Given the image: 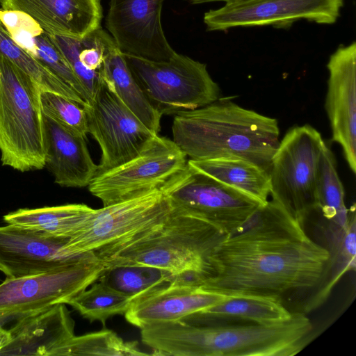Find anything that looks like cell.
I'll return each instance as SVG.
<instances>
[{"label":"cell","instance_id":"e0dca14e","mask_svg":"<svg viewBox=\"0 0 356 356\" xmlns=\"http://www.w3.org/2000/svg\"><path fill=\"white\" fill-rule=\"evenodd\" d=\"M75 322L65 304L59 303L26 314L8 330L9 342L0 355L50 356L74 334Z\"/></svg>","mask_w":356,"mask_h":356},{"label":"cell","instance_id":"44dd1931","mask_svg":"<svg viewBox=\"0 0 356 356\" xmlns=\"http://www.w3.org/2000/svg\"><path fill=\"white\" fill-rule=\"evenodd\" d=\"M293 315L282 299L261 296H227L216 305L184 319L198 325H272Z\"/></svg>","mask_w":356,"mask_h":356},{"label":"cell","instance_id":"9a60e30c","mask_svg":"<svg viewBox=\"0 0 356 356\" xmlns=\"http://www.w3.org/2000/svg\"><path fill=\"white\" fill-rule=\"evenodd\" d=\"M68 241L11 225L1 226L0 271L6 277H19L56 270L91 259H97L90 253L72 252L67 248Z\"/></svg>","mask_w":356,"mask_h":356},{"label":"cell","instance_id":"836d02e7","mask_svg":"<svg viewBox=\"0 0 356 356\" xmlns=\"http://www.w3.org/2000/svg\"><path fill=\"white\" fill-rule=\"evenodd\" d=\"M26 314H29L0 312V328L3 327L8 323L15 321Z\"/></svg>","mask_w":356,"mask_h":356},{"label":"cell","instance_id":"4316f807","mask_svg":"<svg viewBox=\"0 0 356 356\" xmlns=\"http://www.w3.org/2000/svg\"><path fill=\"white\" fill-rule=\"evenodd\" d=\"M13 41L77 92L88 104L82 84L48 33L34 20L8 32Z\"/></svg>","mask_w":356,"mask_h":356},{"label":"cell","instance_id":"3957f363","mask_svg":"<svg viewBox=\"0 0 356 356\" xmlns=\"http://www.w3.org/2000/svg\"><path fill=\"white\" fill-rule=\"evenodd\" d=\"M172 140L191 160L241 159L269 172L280 144L275 118L228 98L175 113Z\"/></svg>","mask_w":356,"mask_h":356},{"label":"cell","instance_id":"7402d4cb","mask_svg":"<svg viewBox=\"0 0 356 356\" xmlns=\"http://www.w3.org/2000/svg\"><path fill=\"white\" fill-rule=\"evenodd\" d=\"M49 35L82 84L90 101L101 78L105 60L116 47L113 39L102 26L81 38Z\"/></svg>","mask_w":356,"mask_h":356},{"label":"cell","instance_id":"6da1fadb","mask_svg":"<svg viewBox=\"0 0 356 356\" xmlns=\"http://www.w3.org/2000/svg\"><path fill=\"white\" fill-rule=\"evenodd\" d=\"M329 259L328 249L271 200L213 248L192 285L225 296L282 299L290 291L314 289Z\"/></svg>","mask_w":356,"mask_h":356},{"label":"cell","instance_id":"83f0119b","mask_svg":"<svg viewBox=\"0 0 356 356\" xmlns=\"http://www.w3.org/2000/svg\"><path fill=\"white\" fill-rule=\"evenodd\" d=\"M174 278L172 274L159 268L124 265L105 267L98 280L134 302L170 284Z\"/></svg>","mask_w":356,"mask_h":356},{"label":"cell","instance_id":"d4e9b609","mask_svg":"<svg viewBox=\"0 0 356 356\" xmlns=\"http://www.w3.org/2000/svg\"><path fill=\"white\" fill-rule=\"evenodd\" d=\"M188 161L200 171L256 200L261 204L270 195V175L266 169L241 159Z\"/></svg>","mask_w":356,"mask_h":356},{"label":"cell","instance_id":"603a6c76","mask_svg":"<svg viewBox=\"0 0 356 356\" xmlns=\"http://www.w3.org/2000/svg\"><path fill=\"white\" fill-rule=\"evenodd\" d=\"M327 229L330 259L319 284L304 306L305 312L321 306L347 272L356 266V216L353 204L346 220H330Z\"/></svg>","mask_w":356,"mask_h":356},{"label":"cell","instance_id":"2e32d148","mask_svg":"<svg viewBox=\"0 0 356 356\" xmlns=\"http://www.w3.org/2000/svg\"><path fill=\"white\" fill-rule=\"evenodd\" d=\"M325 108L332 139L339 143L356 172V42L341 44L330 56Z\"/></svg>","mask_w":356,"mask_h":356},{"label":"cell","instance_id":"9c48e42d","mask_svg":"<svg viewBox=\"0 0 356 356\" xmlns=\"http://www.w3.org/2000/svg\"><path fill=\"white\" fill-rule=\"evenodd\" d=\"M160 189L172 209L204 220L226 235L242 226L263 205L188 161Z\"/></svg>","mask_w":356,"mask_h":356},{"label":"cell","instance_id":"8fae6325","mask_svg":"<svg viewBox=\"0 0 356 356\" xmlns=\"http://www.w3.org/2000/svg\"><path fill=\"white\" fill-rule=\"evenodd\" d=\"M173 142L157 135L136 157L96 175L88 186L103 206L120 202L161 187L187 163Z\"/></svg>","mask_w":356,"mask_h":356},{"label":"cell","instance_id":"e575fe53","mask_svg":"<svg viewBox=\"0 0 356 356\" xmlns=\"http://www.w3.org/2000/svg\"><path fill=\"white\" fill-rule=\"evenodd\" d=\"M10 334L8 330L3 327L0 328V350L9 342Z\"/></svg>","mask_w":356,"mask_h":356},{"label":"cell","instance_id":"d6986e66","mask_svg":"<svg viewBox=\"0 0 356 356\" xmlns=\"http://www.w3.org/2000/svg\"><path fill=\"white\" fill-rule=\"evenodd\" d=\"M226 297L204 291L196 286L173 281L134 300L124 316L129 323L141 329L150 325L184 320Z\"/></svg>","mask_w":356,"mask_h":356},{"label":"cell","instance_id":"52a82bcc","mask_svg":"<svg viewBox=\"0 0 356 356\" xmlns=\"http://www.w3.org/2000/svg\"><path fill=\"white\" fill-rule=\"evenodd\" d=\"M124 57L147 98L162 115L194 110L220 98V88L206 64L187 56L176 52L160 62Z\"/></svg>","mask_w":356,"mask_h":356},{"label":"cell","instance_id":"5b68a950","mask_svg":"<svg viewBox=\"0 0 356 356\" xmlns=\"http://www.w3.org/2000/svg\"><path fill=\"white\" fill-rule=\"evenodd\" d=\"M40 86L0 54V153L19 172L45 167Z\"/></svg>","mask_w":356,"mask_h":356},{"label":"cell","instance_id":"484cf974","mask_svg":"<svg viewBox=\"0 0 356 356\" xmlns=\"http://www.w3.org/2000/svg\"><path fill=\"white\" fill-rule=\"evenodd\" d=\"M101 74L128 108L158 134L162 115L147 98L117 47L106 57Z\"/></svg>","mask_w":356,"mask_h":356},{"label":"cell","instance_id":"f546056e","mask_svg":"<svg viewBox=\"0 0 356 356\" xmlns=\"http://www.w3.org/2000/svg\"><path fill=\"white\" fill-rule=\"evenodd\" d=\"M345 192L338 175L334 156L325 144L320 154L316 172V210L327 220L346 216Z\"/></svg>","mask_w":356,"mask_h":356},{"label":"cell","instance_id":"d6a6232c","mask_svg":"<svg viewBox=\"0 0 356 356\" xmlns=\"http://www.w3.org/2000/svg\"><path fill=\"white\" fill-rule=\"evenodd\" d=\"M42 113L74 134L86 138L88 124L83 107L60 94L41 90Z\"/></svg>","mask_w":356,"mask_h":356},{"label":"cell","instance_id":"5bb4252c","mask_svg":"<svg viewBox=\"0 0 356 356\" xmlns=\"http://www.w3.org/2000/svg\"><path fill=\"white\" fill-rule=\"evenodd\" d=\"M165 1H109L106 27L122 54L160 62L176 54L161 24Z\"/></svg>","mask_w":356,"mask_h":356},{"label":"cell","instance_id":"8992f818","mask_svg":"<svg viewBox=\"0 0 356 356\" xmlns=\"http://www.w3.org/2000/svg\"><path fill=\"white\" fill-rule=\"evenodd\" d=\"M172 209L160 188L103 206L69 239L67 248L76 254H92L103 263L159 230Z\"/></svg>","mask_w":356,"mask_h":356},{"label":"cell","instance_id":"cb8c5ba5","mask_svg":"<svg viewBox=\"0 0 356 356\" xmlns=\"http://www.w3.org/2000/svg\"><path fill=\"white\" fill-rule=\"evenodd\" d=\"M95 209L83 204L19 209L3 216L7 225L47 236L70 239L78 234Z\"/></svg>","mask_w":356,"mask_h":356},{"label":"cell","instance_id":"ba28073f","mask_svg":"<svg viewBox=\"0 0 356 356\" xmlns=\"http://www.w3.org/2000/svg\"><path fill=\"white\" fill-rule=\"evenodd\" d=\"M325 144L312 126L293 127L280 141L269 170L272 200L304 227L316 208L317 164Z\"/></svg>","mask_w":356,"mask_h":356},{"label":"cell","instance_id":"f1b7e54d","mask_svg":"<svg viewBox=\"0 0 356 356\" xmlns=\"http://www.w3.org/2000/svg\"><path fill=\"white\" fill-rule=\"evenodd\" d=\"M0 54L33 78L40 86L42 90L60 94L82 106L87 104L72 88L16 44L1 21Z\"/></svg>","mask_w":356,"mask_h":356},{"label":"cell","instance_id":"1f68e13d","mask_svg":"<svg viewBox=\"0 0 356 356\" xmlns=\"http://www.w3.org/2000/svg\"><path fill=\"white\" fill-rule=\"evenodd\" d=\"M133 300L102 282H95L68 302L67 305L90 322L100 321L104 325L113 316L124 314Z\"/></svg>","mask_w":356,"mask_h":356},{"label":"cell","instance_id":"ac0fdd59","mask_svg":"<svg viewBox=\"0 0 356 356\" xmlns=\"http://www.w3.org/2000/svg\"><path fill=\"white\" fill-rule=\"evenodd\" d=\"M1 8L23 12L49 34L81 38L101 26L100 0H0Z\"/></svg>","mask_w":356,"mask_h":356},{"label":"cell","instance_id":"4dcf8cb0","mask_svg":"<svg viewBox=\"0 0 356 356\" xmlns=\"http://www.w3.org/2000/svg\"><path fill=\"white\" fill-rule=\"evenodd\" d=\"M138 346L137 341H124L114 332L104 329L98 332L74 336L63 345L54 349L50 356L147 355Z\"/></svg>","mask_w":356,"mask_h":356},{"label":"cell","instance_id":"30bf717a","mask_svg":"<svg viewBox=\"0 0 356 356\" xmlns=\"http://www.w3.org/2000/svg\"><path fill=\"white\" fill-rule=\"evenodd\" d=\"M83 107L88 132L101 149L97 175L134 159L158 135L128 108L102 74L90 100Z\"/></svg>","mask_w":356,"mask_h":356},{"label":"cell","instance_id":"4fadbf2b","mask_svg":"<svg viewBox=\"0 0 356 356\" xmlns=\"http://www.w3.org/2000/svg\"><path fill=\"white\" fill-rule=\"evenodd\" d=\"M343 5V0H248L209 10L203 21L209 31L257 26L285 29L301 19L331 24Z\"/></svg>","mask_w":356,"mask_h":356},{"label":"cell","instance_id":"7c38bea8","mask_svg":"<svg viewBox=\"0 0 356 356\" xmlns=\"http://www.w3.org/2000/svg\"><path fill=\"white\" fill-rule=\"evenodd\" d=\"M105 266L95 259L47 273L6 277L0 284V312L31 314L69 301L97 282Z\"/></svg>","mask_w":356,"mask_h":356},{"label":"cell","instance_id":"ffe728a7","mask_svg":"<svg viewBox=\"0 0 356 356\" xmlns=\"http://www.w3.org/2000/svg\"><path fill=\"white\" fill-rule=\"evenodd\" d=\"M45 167L64 187L88 186L97 175L85 137L72 134L43 114Z\"/></svg>","mask_w":356,"mask_h":356},{"label":"cell","instance_id":"277c9868","mask_svg":"<svg viewBox=\"0 0 356 356\" xmlns=\"http://www.w3.org/2000/svg\"><path fill=\"white\" fill-rule=\"evenodd\" d=\"M227 235L208 222L172 209L162 227L102 264L152 266L191 284L205 270L213 248Z\"/></svg>","mask_w":356,"mask_h":356},{"label":"cell","instance_id":"d590c367","mask_svg":"<svg viewBox=\"0 0 356 356\" xmlns=\"http://www.w3.org/2000/svg\"><path fill=\"white\" fill-rule=\"evenodd\" d=\"M191 4H201L204 3H209V2H218L222 1L225 2V4L236 3V2H240L243 1H248V0H186Z\"/></svg>","mask_w":356,"mask_h":356},{"label":"cell","instance_id":"7a4b0ae2","mask_svg":"<svg viewBox=\"0 0 356 356\" xmlns=\"http://www.w3.org/2000/svg\"><path fill=\"white\" fill-rule=\"evenodd\" d=\"M313 324L305 312L272 325H198L186 321L141 328L155 355L293 356L306 346Z\"/></svg>","mask_w":356,"mask_h":356}]
</instances>
